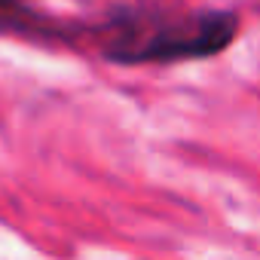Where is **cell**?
<instances>
[{
	"label": "cell",
	"mask_w": 260,
	"mask_h": 260,
	"mask_svg": "<svg viewBox=\"0 0 260 260\" xmlns=\"http://www.w3.org/2000/svg\"><path fill=\"white\" fill-rule=\"evenodd\" d=\"M236 34V19L226 13H202L187 19L147 22L135 19L119 25L110 37L107 55L116 61H175L220 52Z\"/></svg>",
	"instance_id": "1"
}]
</instances>
